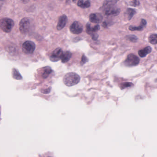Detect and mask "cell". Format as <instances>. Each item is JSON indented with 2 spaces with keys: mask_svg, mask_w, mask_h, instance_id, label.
I'll use <instances>...</instances> for the list:
<instances>
[{
  "mask_svg": "<svg viewBox=\"0 0 157 157\" xmlns=\"http://www.w3.org/2000/svg\"><path fill=\"white\" fill-rule=\"evenodd\" d=\"M80 81V77L77 73L70 72L65 75L63 78V82L65 85L69 87L74 86L79 83Z\"/></svg>",
  "mask_w": 157,
  "mask_h": 157,
  "instance_id": "cell-1",
  "label": "cell"
},
{
  "mask_svg": "<svg viewBox=\"0 0 157 157\" xmlns=\"http://www.w3.org/2000/svg\"><path fill=\"white\" fill-rule=\"evenodd\" d=\"M14 25L13 20L8 18H4L1 19L0 21V26L2 30L5 33H9L11 32Z\"/></svg>",
  "mask_w": 157,
  "mask_h": 157,
  "instance_id": "cell-2",
  "label": "cell"
},
{
  "mask_svg": "<svg viewBox=\"0 0 157 157\" xmlns=\"http://www.w3.org/2000/svg\"><path fill=\"white\" fill-rule=\"evenodd\" d=\"M31 21L30 18L25 17L23 18L19 24V30L21 33L22 34H26L30 31L31 29Z\"/></svg>",
  "mask_w": 157,
  "mask_h": 157,
  "instance_id": "cell-3",
  "label": "cell"
},
{
  "mask_svg": "<svg viewBox=\"0 0 157 157\" xmlns=\"http://www.w3.org/2000/svg\"><path fill=\"white\" fill-rule=\"evenodd\" d=\"M36 49V45L34 42L31 41H26L23 44L22 51L27 55L32 54Z\"/></svg>",
  "mask_w": 157,
  "mask_h": 157,
  "instance_id": "cell-4",
  "label": "cell"
},
{
  "mask_svg": "<svg viewBox=\"0 0 157 157\" xmlns=\"http://www.w3.org/2000/svg\"><path fill=\"white\" fill-rule=\"evenodd\" d=\"M139 62V58L136 56L134 54H130L127 56L124 64L127 67H133L138 65Z\"/></svg>",
  "mask_w": 157,
  "mask_h": 157,
  "instance_id": "cell-5",
  "label": "cell"
},
{
  "mask_svg": "<svg viewBox=\"0 0 157 157\" xmlns=\"http://www.w3.org/2000/svg\"><path fill=\"white\" fill-rule=\"evenodd\" d=\"M71 33L74 34L78 35L81 33L83 31V27L82 25L79 22L74 21L70 27Z\"/></svg>",
  "mask_w": 157,
  "mask_h": 157,
  "instance_id": "cell-6",
  "label": "cell"
},
{
  "mask_svg": "<svg viewBox=\"0 0 157 157\" xmlns=\"http://www.w3.org/2000/svg\"><path fill=\"white\" fill-rule=\"evenodd\" d=\"M63 51L61 48H57L55 49L50 56V59L53 62H57L62 58Z\"/></svg>",
  "mask_w": 157,
  "mask_h": 157,
  "instance_id": "cell-7",
  "label": "cell"
},
{
  "mask_svg": "<svg viewBox=\"0 0 157 157\" xmlns=\"http://www.w3.org/2000/svg\"><path fill=\"white\" fill-rule=\"evenodd\" d=\"M103 9L105 14L107 16H110V15L117 16L120 13V10L115 6L106 7Z\"/></svg>",
  "mask_w": 157,
  "mask_h": 157,
  "instance_id": "cell-8",
  "label": "cell"
},
{
  "mask_svg": "<svg viewBox=\"0 0 157 157\" xmlns=\"http://www.w3.org/2000/svg\"><path fill=\"white\" fill-rule=\"evenodd\" d=\"M100 26L98 25L92 26L90 23H88L86 25V32L88 34L92 36L94 34L96 33V32L100 30Z\"/></svg>",
  "mask_w": 157,
  "mask_h": 157,
  "instance_id": "cell-9",
  "label": "cell"
},
{
  "mask_svg": "<svg viewBox=\"0 0 157 157\" xmlns=\"http://www.w3.org/2000/svg\"><path fill=\"white\" fill-rule=\"evenodd\" d=\"M67 22V15L64 14V15L60 16L57 25V30L60 31V30L63 29L66 26Z\"/></svg>",
  "mask_w": 157,
  "mask_h": 157,
  "instance_id": "cell-10",
  "label": "cell"
},
{
  "mask_svg": "<svg viewBox=\"0 0 157 157\" xmlns=\"http://www.w3.org/2000/svg\"><path fill=\"white\" fill-rule=\"evenodd\" d=\"M90 21L93 23H100L103 20V16L99 13H91L89 16Z\"/></svg>",
  "mask_w": 157,
  "mask_h": 157,
  "instance_id": "cell-11",
  "label": "cell"
},
{
  "mask_svg": "<svg viewBox=\"0 0 157 157\" xmlns=\"http://www.w3.org/2000/svg\"><path fill=\"white\" fill-rule=\"evenodd\" d=\"M147 25V21L144 19H141L140 25L139 26H134L130 25L128 27L129 30L131 31H142Z\"/></svg>",
  "mask_w": 157,
  "mask_h": 157,
  "instance_id": "cell-12",
  "label": "cell"
},
{
  "mask_svg": "<svg viewBox=\"0 0 157 157\" xmlns=\"http://www.w3.org/2000/svg\"><path fill=\"white\" fill-rule=\"evenodd\" d=\"M151 47H146L143 49H141L138 51V54L140 57H145L148 54H150L151 52Z\"/></svg>",
  "mask_w": 157,
  "mask_h": 157,
  "instance_id": "cell-13",
  "label": "cell"
},
{
  "mask_svg": "<svg viewBox=\"0 0 157 157\" xmlns=\"http://www.w3.org/2000/svg\"><path fill=\"white\" fill-rule=\"evenodd\" d=\"M90 0H79L78 2V6L82 9H86L90 7Z\"/></svg>",
  "mask_w": 157,
  "mask_h": 157,
  "instance_id": "cell-14",
  "label": "cell"
},
{
  "mask_svg": "<svg viewBox=\"0 0 157 157\" xmlns=\"http://www.w3.org/2000/svg\"><path fill=\"white\" fill-rule=\"evenodd\" d=\"M72 54L70 51H66L65 53H63L61 58V62L63 63H67L71 58Z\"/></svg>",
  "mask_w": 157,
  "mask_h": 157,
  "instance_id": "cell-15",
  "label": "cell"
},
{
  "mask_svg": "<svg viewBox=\"0 0 157 157\" xmlns=\"http://www.w3.org/2000/svg\"><path fill=\"white\" fill-rule=\"evenodd\" d=\"M119 1V0H105L103 5V8L115 6Z\"/></svg>",
  "mask_w": 157,
  "mask_h": 157,
  "instance_id": "cell-16",
  "label": "cell"
},
{
  "mask_svg": "<svg viewBox=\"0 0 157 157\" xmlns=\"http://www.w3.org/2000/svg\"><path fill=\"white\" fill-rule=\"evenodd\" d=\"M148 41L151 44L153 45L157 44V34H153L151 35L149 37Z\"/></svg>",
  "mask_w": 157,
  "mask_h": 157,
  "instance_id": "cell-17",
  "label": "cell"
},
{
  "mask_svg": "<svg viewBox=\"0 0 157 157\" xmlns=\"http://www.w3.org/2000/svg\"><path fill=\"white\" fill-rule=\"evenodd\" d=\"M52 70L49 67H46L44 69V72L42 74V77L44 78H46L52 72Z\"/></svg>",
  "mask_w": 157,
  "mask_h": 157,
  "instance_id": "cell-18",
  "label": "cell"
},
{
  "mask_svg": "<svg viewBox=\"0 0 157 157\" xmlns=\"http://www.w3.org/2000/svg\"><path fill=\"white\" fill-rule=\"evenodd\" d=\"M136 13V12L134 9H130V8L128 9L127 10V13L128 14V21H130Z\"/></svg>",
  "mask_w": 157,
  "mask_h": 157,
  "instance_id": "cell-19",
  "label": "cell"
},
{
  "mask_svg": "<svg viewBox=\"0 0 157 157\" xmlns=\"http://www.w3.org/2000/svg\"><path fill=\"white\" fill-rule=\"evenodd\" d=\"M13 78L16 79L21 80L22 79L20 72L16 69H13Z\"/></svg>",
  "mask_w": 157,
  "mask_h": 157,
  "instance_id": "cell-20",
  "label": "cell"
},
{
  "mask_svg": "<svg viewBox=\"0 0 157 157\" xmlns=\"http://www.w3.org/2000/svg\"><path fill=\"white\" fill-rule=\"evenodd\" d=\"M125 38L127 40L132 43H136L138 40V37L136 36L133 35L127 36H126Z\"/></svg>",
  "mask_w": 157,
  "mask_h": 157,
  "instance_id": "cell-21",
  "label": "cell"
},
{
  "mask_svg": "<svg viewBox=\"0 0 157 157\" xmlns=\"http://www.w3.org/2000/svg\"><path fill=\"white\" fill-rule=\"evenodd\" d=\"M140 2L139 0H132V2H131L130 3V5L133 7H137V6H139Z\"/></svg>",
  "mask_w": 157,
  "mask_h": 157,
  "instance_id": "cell-22",
  "label": "cell"
},
{
  "mask_svg": "<svg viewBox=\"0 0 157 157\" xmlns=\"http://www.w3.org/2000/svg\"><path fill=\"white\" fill-rule=\"evenodd\" d=\"M132 85H133L132 83H130V82H124L121 84V87L122 89H125L128 87H131Z\"/></svg>",
  "mask_w": 157,
  "mask_h": 157,
  "instance_id": "cell-23",
  "label": "cell"
},
{
  "mask_svg": "<svg viewBox=\"0 0 157 157\" xmlns=\"http://www.w3.org/2000/svg\"><path fill=\"white\" fill-rule=\"evenodd\" d=\"M88 59L87 58V57H86L85 55H83V56H82V57L81 64L82 65H83V64H85L86 62H88Z\"/></svg>",
  "mask_w": 157,
  "mask_h": 157,
  "instance_id": "cell-24",
  "label": "cell"
},
{
  "mask_svg": "<svg viewBox=\"0 0 157 157\" xmlns=\"http://www.w3.org/2000/svg\"><path fill=\"white\" fill-rule=\"evenodd\" d=\"M91 36L92 39L94 40V41L97 40V39L98 38V37H99V35L96 33L94 34H93Z\"/></svg>",
  "mask_w": 157,
  "mask_h": 157,
  "instance_id": "cell-25",
  "label": "cell"
},
{
  "mask_svg": "<svg viewBox=\"0 0 157 157\" xmlns=\"http://www.w3.org/2000/svg\"><path fill=\"white\" fill-rule=\"evenodd\" d=\"M102 25L104 27H105V28H106V27H107V23H106L105 22H104L103 23Z\"/></svg>",
  "mask_w": 157,
  "mask_h": 157,
  "instance_id": "cell-26",
  "label": "cell"
},
{
  "mask_svg": "<svg viewBox=\"0 0 157 157\" xmlns=\"http://www.w3.org/2000/svg\"><path fill=\"white\" fill-rule=\"evenodd\" d=\"M76 0H72V1L73 2H75L76 1Z\"/></svg>",
  "mask_w": 157,
  "mask_h": 157,
  "instance_id": "cell-27",
  "label": "cell"
},
{
  "mask_svg": "<svg viewBox=\"0 0 157 157\" xmlns=\"http://www.w3.org/2000/svg\"><path fill=\"white\" fill-rule=\"evenodd\" d=\"M1 1H2V0H1Z\"/></svg>",
  "mask_w": 157,
  "mask_h": 157,
  "instance_id": "cell-28",
  "label": "cell"
},
{
  "mask_svg": "<svg viewBox=\"0 0 157 157\" xmlns=\"http://www.w3.org/2000/svg\"></svg>",
  "mask_w": 157,
  "mask_h": 157,
  "instance_id": "cell-29",
  "label": "cell"
}]
</instances>
